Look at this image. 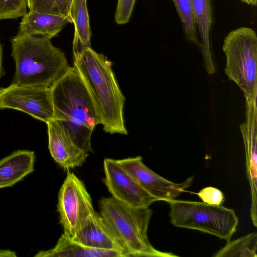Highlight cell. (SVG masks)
<instances>
[{
  "label": "cell",
  "instance_id": "cell-24",
  "mask_svg": "<svg viewBox=\"0 0 257 257\" xmlns=\"http://www.w3.org/2000/svg\"><path fill=\"white\" fill-rule=\"evenodd\" d=\"M136 0H118L114 20L118 24L127 23L130 18Z\"/></svg>",
  "mask_w": 257,
  "mask_h": 257
},
{
  "label": "cell",
  "instance_id": "cell-17",
  "mask_svg": "<svg viewBox=\"0 0 257 257\" xmlns=\"http://www.w3.org/2000/svg\"><path fill=\"white\" fill-rule=\"evenodd\" d=\"M35 257H124L116 250H103L85 246L63 233L55 246L47 250H40Z\"/></svg>",
  "mask_w": 257,
  "mask_h": 257
},
{
  "label": "cell",
  "instance_id": "cell-11",
  "mask_svg": "<svg viewBox=\"0 0 257 257\" xmlns=\"http://www.w3.org/2000/svg\"><path fill=\"white\" fill-rule=\"evenodd\" d=\"M245 121L240 125L244 145L247 178L251 191L250 218L257 226V109L255 101L245 103Z\"/></svg>",
  "mask_w": 257,
  "mask_h": 257
},
{
  "label": "cell",
  "instance_id": "cell-26",
  "mask_svg": "<svg viewBox=\"0 0 257 257\" xmlns=\"http://www.w3.org/2000/svg\"><path fill=\"white\" fill-rule=\"evenodd\" d=\"M5 71L3 66V49L0 42V79L5 75Z\"/></svg>",
  "mask_w": 257,
  "mask_h": 257
},
{
  "label": "cell",
  "instance_id": "cell-25",
  "mask_svg": "<svg viewBox=\"0 0 257 257\" xmlns=\"http://www.w3.org/2000/svg\"><path fill=\"white\" fill-rule=\"evenodd\" d=\"M16 253L9 249H0V257H16Z\"/></svg>",
  "mask_w": 257,
  "mask_h": 257
},
{
  "label": "cell",
  "instance_id": "cell-19",
  "mask_svg": "<svg viewBox=\"0 0 257 257\" xmlns=\"http://www.w3.org/2000/svg\"><path fill=\"white\" fill-rule=\"evenodd\" d=\"M257 234L251 232L237 239L226 241L214 257H256Z\"/></svg>",
  "mask_w": 257,
  "mask_h": 257
},
{
  "label": "cell",
  "instance_id": "cell-22",
  "mask_svg": "<svg viewBox=\"0 0 257 257\" xmlns=\"http://www.w3.org/2000/svg\"><path fill=\"white\" fill-rule=\"evenodd\" d=\"M27 8V0H0V20L22 17Z\"/></svg>",
  "mask_w": 257,
  "mask_h": 257
},
{
  "label": "cell",
  "instance_id": "cell-8",
  "mask_svg": "<svg viewBox=\"0 0 257 257\" xmlns=\"http://www.w3.org/2000/svg\"><path fill=\"white\" fill-rule=\"evenodd\" d=\"M25 112L45 123L54 118L51 88L17 86L0 88V109Z\"/></svg>",
  "mask_w": 257,
  "mask_h": 257
},
{
  "label": "cell",
  "instance_id": "cell-27",
  "mask_svg": "<svg viewBox=\"0 0 257 257\" xmlns=\"http://www.w3.org/2000/svg\"><path fill=\"white\" fill-rule=\"evenodd\" d=\"M242 2L252 6H256L257 0H241Z\"/></svg>",
  "mask_w": 257,
  "mask_h": 257
},
{
  "label": "cell",
  "instance_id": "cell-15",
  "mask_svg": "<svg viewBox=\"0 0 257 257\" xmlns=\"http://www.w3.org/2000/svg\"><path fill=\"white\" fill-rule=\"evenodd\" d=\"M68 23L72 21L65 17L29 11L22 17L18 33L40 35L51 39Z\"/></svg>",
  "mask_w": 257,
  "mask_h": 257
},
{
  "label": "cell",
  "instance_id": "cell-10",
  "mask_svg": "<svg viewBox=\"0 0 257 257\" xmlns=\"http://www.w3.org/2000/svg\"><path fill=\"white\" fill-rule=\"evenodd\" d=\"M103 182L112 197L136 208H147L159 200L146 191L117 163L116 160H104Z\"/></svg>",
  "mask_w": 257,
  "mask_h": 257
},
{
  "label": "cell",
  "instance_id": "cell-20",
  "mask_svg": "<svg viewBox=\"0 0 257 257\" xmlns=\"http://www.w3.org/2000/svg\"><path fill=\"white\" fill-rule=\"evenodd\" d=\"M181 21L186 39L201 47L196 31V25L193 13L192 0H172Z\"/></svg>",
  "mask_w": 257,
  "mask_h": 257
},
{
  "label": "cell",
  "instance_id": "cell-21",
  "mask_svg": "<svg viewBox=\"0 0 257 257\" xmlns=\"http://www.w3.org/2000/svg\"><path fill=\"white\" fill-rule=\"evenodd\" d=\"M72 2V0H27L30 11L57 15L68 18L71 21Z\"/></svg>",
  "mask_w": 257,
  "mask_h": 257
},
{
  "label": "cell",
  "instance_id": "cell-1",
  "mask_svg": "<svg viewBox=\"0 0 257 257\" xmlns=\"http://www.w3.org/2000/svg\"><path fill=\"white\" fill-rule=\"evenodd\" d=\"M54 118L80 150L92 152L91 138L101 121L76 68H69L51 88Z\"/></svg>",
  "mask_w": 257,
  "mask_h": 257
},
{
  "label": "cell",
  "instance_id": "cell-2",
  "mask_svg": "<svg viewBox=\"0 0 257 257\" xmlns=\"http://www.w3.org/2000/svg\"><path fill=\"white\" fill-rule=\"evenodd\" d=\"M73 66L82 79L100 117L103 131L110 134L126 135L123 107L125 97L106 57L87 48Z\"/></svg>",
  "mask_w": 257,
  "mask_h": 257
},
{
  "label": "cell",
  "instance_id": "cell-23",
  "mask_svg": "<svg viewBox=\"0 0 257 257\" xmlns=\"http://www.w3.org/2000/svg\"><path fill=\"white\" fill-rule=\"evenodd\" d=\"M197 194L202 202L210 205H220L225 200L222 192L213 187H205Z\"/></svg>",
  "mask_w": 257,
  "mask_h": 257
},
{
  "label": "cell",
  "instance_id": "cell-7",
  "mask_svg": "<svg viewBox=\"0 0 257 257\" xmlns=\"http://www.w3.org/2000/svg\"><path fill=\"white\" fill-rule=\"evenodd\" d=\"M57 211L64 233L71 237L95 212L84 183L69 171L59 191Z\"/></svg>",
  "mask_w": 257,
  "mask_h": 257
},
{
  "label": "cell",
  "instance_id": "cell-12",
  "mask_svg": "<svg viewBox=\"0 0 257 257\" xmlns=\"http://www.w3.org/2000/svg\"><path fill=\"white\" fill-rule=\"evenodd\" d=\"M46 124L48 149L55 162L65 171L82 166L89 154L74 144L56 119H52Z\"/></svg>",
  "mask_w": 257,
  "mask_h": 257
},
{
  "label": "cell",
  "instance_id": "cell-3",
  "mask_svg": "<svg viewBox=\"0 0 257 257\" xmlns=\"http://www.w3.org/2000/svg\"><path fill=\"white\" fill-rule=\"evenodd\" d=\"M11 41L13 85L51 88L70 67L65 53L46 37L18 33Z\"/></svg>",
  "mask_w": 257,
  "mask_h": 257
},
{
  "label": "cell",
  "instance_id": "cell-18",
  "mask_svg": "<svg viewBox=\"0 0 257 257\" xmlns=\"http://www.w3.org/2000/svg\"><path fill=\"white\" fill-rule=\"evenodd\" d=\"M70 16L74 26L72 43L73 59L87 48H91V30L87 7V0H72Z\"/></svg>",
  "mask_w": 257,
  "mask_h": 257
},
{
  "label": "cell",
  "instance_id": "cell-14",
  "mask_svg": "<svg viewBox=\"0 0 257 257\" xmlns=\"http://www.w3.org/2000/svg\"><path fill=\"white\" fill-rule=\"evenodd\" d=\"M34 151L20 150L0 160V189L10 187L34 170Z\"/></svg>",
  "mask_w": 257,
  "mask_h": 257
},
{
  "label": "cell",
  "instance_id": "cell-6",
  "mask_svg": "<svg viewBox=\"0 0 257 257\" xmlns=\"http://www.w3.org/2000/svg\"><path fill=\"white\" fill-rule=\"evenodd\" d=\"M222 49L226 56L225 72L244 93L245 101L256 99L257 36L251 28L240 27L225 37Z\"/></svg>",
  "mask_w": 257,
  "mask_h": 257
},
{
  "label": "cell",
  "instance_id": "cell-16",
  "mask_svg": "<svg viewBox=\"0 0 257 257\" xmlns=\"http://www.w3.org/2000/svg\"><path fill=\"white\" fill-rule=\"evenodd\" d=\"M196 26L201 38L200 50L204 66L208 74L214 73L215 69L210 49V34L212 19V0H192Z\"/></svg>",
  "mask_w": 257,
  "mask_h": 257
},
{
  "label": "cell",
  "instance_id": "cell-4",
  "mask_svg": "<svg viewBox=\"0 0 257 257\" xmlns=\"http://www.w3.org/2000/svg\"><path fill=\"white\" fill-rule=\"evenodd\" d=\"M98 206L102 218L123 248L125 257L178 256L160 251L150 243L147 232L153 212L149 207H133L112 197L101 198Z\"/></svg>",
  "mask_w": 257,
  "mask_h": 257
},
{
  "label": "cell",
  "instance_id": "cell-9",
  "mask_svg": "<svg viewBox=\"0 0 257 257\" xmlns=\"http://www.w3.org/2000/svg\"><path fill=\"white\" fill-rule=\"evenodd\" d=\"M116 161L142 188L159 201L167 202L175 199L191 186L193 181V177L181 183L169 181L147 167L141 156Z\"/></svg>",
  "mask_w": 257,
  "mask_h": 257
},
{
  "label": "cell",
  "instance_id": "cell-5",
  "mask_svg": "<svg viewBox=\"0 0 257 257\" xmlns=\"http://www.w3.org/2000/svg\"><path fill=\"white\" fill-rule=\"evenodd\" d=\"M167 202L170 221L176 227L199 230L226 241L236 230L238 218L232 209L203 202L174 199Z\"/></svg>",
  "mask_w": 257,
  "mask_h": 257
},
{
  "label": "cell",
  "instance_id": "cell-13",
  "mask_svg": "<svg viewBox=\"0 0 257 257\" xmlns=\"http://www.w3.org/2000/svg\"><path fill=\"white\" fill-rule=\"evenodd\" d=\"M72 238L88 247L103 250L124 251L108 228L99 213L95 211Z\"/></svg>",
  "mask_w": 257,
  "mask_h": 257
}]
</instances>
